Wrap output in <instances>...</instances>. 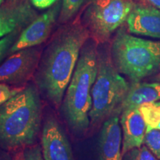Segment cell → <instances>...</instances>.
Returning <instances> with one entry per match:
<instances>
[{
	"label": "cell",
	"mask_w": 160,
	"mask_h": 160,
	"mask_svg": "<svg viewBox=\"0 0 160 160\" xmlns=\"http://www.w3.org/2000/svg\"><path fill=\"white\" fill-rule=\"evenodd\" d=\"M90 32L80 22H73L55 34L40 58L33 77L42 95L59 109L77 66L80 52Z\"/></svg>",
	"instance_id": "1"
},
{
	"label": "cell",
	"mask_w": 160,
	"mask_h": 160,
	"mask_svg": "<svg viewBox=\"0 0 160 160\" xmlns=\"http://www.w3.org/2000/svg\"><path fill=\"white\" fill-rule=\"evenodd\" d=\"M42 105L36 84H28L0 106V148L23 149L37 143L42 128Z\"/></svg>",
	"instance_id": "2"
},
{
	"label": "cell",
	"mask_w": 160,
	"mask_h": 160,
	"mask_svg": "<svg viewBox=\"0 0 160 160\" xmlns=\"http://www.w3.org/2000/svg\"><path fill=\"white\" fill-rule=\"evenodd\" d=\"M98 42L93 37L86 41L60 106V113L73 134L86 133L90 128L91 91L97 75Z\"/></svg>",
	"instance_id": "3"
},
{
	"label": "cell",
	"mask_w": 160,
	"mask_h": 160,
	"mask_svg": "<svg viewBox=\"0 0 160 160\" xmlns=\"http://www.w3.org/2000/svg\"><path fill=\"white\" fill-rule=\"evenodd\" d=\"M111 55L117 71L131 82L160 72V41L135 37L120 29L112 42Z\"/></svg>",
	"instance_id": "4"
},
{
	"label": "cell",
	"mask_w": 160,
	"mask_h": 160,
	"mask_svg": "<svg viewBox=\"0 0 160 160\" xmlns=\"http://www.w3.org/2000/svg\"><path fill=\"white\" fill-rule=\"evenodd\" d=\"M129 86L130 84L116 68L111 51L104 47H98V70L91 91L90 128H95L113 113H121L120 107Z\"/></svg>",
	"instance_id": "5"
},
{
	"label": "cell",
	"mask_w": 160,
	"mask_h": 160,
	"mask_svg": "<svg viewBox=\"0 0 160 160\" xmlns=\"http://www.w3.org/2000/svg\"><path fill=\"white\" fill-rule=\"evenodd\" d=\"M134 6L132 0H91L85 13V26L98 43H105L127 20Z\"/></svg>",
	"instance_id": "6"
},
{
	"label": "cell",
	"mask_w": 160,
	"mask_h": 160,
	"mask_svg": "<svg viewBox=\"0 0 160 160\" xmlns=\"http://www.w3.org/2000/svg\"><path fill=\"white\" fill-rule=\"evenodd\" d=\"M41 56V50L38 46L9 55L0 65V82L14 85L26 83L34 77Z\"/></svg>",
	"instance_id": "7"
},
{
	"label": "cell",
	"mask_w": 160,
	"mask_h": 160,
	"mask_svg": "<svg viewBox=\"0 0 160 160\" xmlns=\"http://www.w3.org/2000/svg\"><path fill=\"white\" fill-rule=\"evenodd\" d=\"M41 147L45 160H75L65 129L52 115H48L44 120Z\"/></svg>",
	"instance_id": "8"
},
{
	"label": "cell",
	"mask_w": 160,
	"mask_h": 160,
	"mask_svg": "<svg viewBox=\"0 0 160 160\" xmlns=\"http://www.w3.org/2000/svg\"><path fill=\"white\" fill-rule=\"evenodd\" d=\"M61 8L62 3L59 1L45 13L37 16L22 30L10 50L9 55L20 50L39 46L45 42L59 17Z\"/></svg>",
	"instance_id": "9"
},
{
	"label": "cell",
	"mask_w": 160,
	"mask_h": 160,
	"mask_svg": "<svg viewBox=\"0 0 160 160\" xmlns=\"http://www.w3.org/2000/svg\"><path fill=\"white\" fill-rule=\"evenodd\" d=\"M115 113L102 123L98 140V159L122 160V137L119 115Z\"/></svg>",
	"instance_id": "10"
},
{
	"label": "cell",
	"mask_w": 160,
	"mask_h": 160,
	"mask_svg": "<svg viewBox=\"0 0 160 160\" xmlns=\"http://www.w3.org/2000/svg\"><path fill=\"white\" fill-rule=\"evenodd\" d=\"M126 22L132 34L160 39V9L135 5Z\"/></svg>",
	"instance_id": "11"
},
{
	"label": "cell",
	"mask_w": 160,
	"mask_h": 160,
	"mask_svg": "<svg viewBox=\"0 0 160 160\" xmlns=\"http://www.w3.org/2000/svg\"><path fill=\"white\" fill-rule=\"evenodd\" d=\"M37 17L28 0L0 8V39L17 30H23Z\"/></svg>",
	"instance_id": "12"
},
{
	"label": "cell",
	"mask_w": 160,
	"mask_h": 160,
	"mask_svg": "<svg viewBox=\"0 0 160 160\" xmlns=\"http://www.w3.org/2000/svg\"><path fill=\"white\" fill-rule=\"evenodd\" d=\"M120 125L122 129V156L130 150L140 148L144 144L146 124L139 108L123 110Z\"/></svg>",
	"instance_id": "13"
},
{
	"label": "cell",
	"mask_w": 160,
	"mask_h": 160,
	"mask_svg": "<svg viewBox=\"0 0 160 160\" xmlns=\"http://www.w3.org/2000/svg\"><path fill=\"white\" fill-rule=\"evenodd\" d=\"M160 100V82H131L129 90L122 104L120 110L139 108L145 103L155 102ZM122 113V112H121Z\"/></svg>",
	"instance_id": "14"
},
{
	"label": "cell",
	"mask_w": 160,
	"mask_h": 160,
	"mask_svg": "<svg viewBox=\"0 0 160 160\" xmlns=\"http://www.w3.org/2000/svg\"><path fill=\"white\" fill-rule=\"evenodd\" d=\"M139 108L146 124V128L160 131V102L145 103Z\"/></svg>",
	"instance_id": "15"
},
{
	"label": "cell",
	"mask_w": 160,
	"mask_h": 160,
	"mask_svg": "<svg viewBox=\"0 0 160 160\" xmlns=\"http://www.w3.org/2000/svg\"><path fill=\"white\" fill-rule=\"evenodd\" d=\"M86 0H62L59 21L65 23L71 20L76 15Z\"/></svg>",
	"instance_id": "16"
},
{
	"label": "cell",
	"mask_w": 160,
	"mask_h": 160,
	"mask_svg": "<svg viewBox=\"0 0 160 160\" xmlns=\"http://www.w3.org/2000/svg\"><path fill=\"white\" fill-rule=\"evenodd\" d=\"M144 144L153 155L160 160V131L157 129L146 128Z\"/></svg>",
	"instance_id": "17"
},
{
	"label": "cell",
	"mask_w": 160,
	"mask_h": 160,
	"mask_svg": "<svg viewBox=\"0 0 160 160\" xmlns=\"http://www.w3.org/2000/svg\"><path fill=\"white\" fill-rule=\"evenodd\" d=\"M122 160H159L145 145L130 150L122 156Z\"/></svg>",
	"instance_id": "18"
},
{
	"label": "cell",
	"mask_w": 160,
	"mask_h": 160,
	"mask_svg": "<svg viewBox=\"0 0 160 160\" xmlns=\"http://www.w3.org/2000/svg\"><path fill=\"white\" fill-rule=\"evenodd\" d=\"M22 30H17L0 39V65L6 56L9 55L10 50L16 42Z\"/></svg>",
	"instance_id": "19"
},
{
	"label": "cell",
	"mask_w": 160,
	"mask_h": 160,
	"mask_svg": "<svg viewBox=\"0 0 160 160\" xmlns=\"http://www.w3.org/2000/svg\"><path fill=\"white\" fill-rule=\"evenodd\" d=\"M24 88V87H11L8 84L0 82V106L17 95Z\"/></svg>",
	"instance_id": "20"
},
{
	"label": "cell",
	"mask_w": 160,
	"mask_h": 160,
	"mask_svg": "<svg viewBox=\"0 0 160 160\" xmlns=\"http://www.w3.org/2000/svg\"><path fill=\"white\" fill-rule=\"evenodd\" d=\"M22 160H45L41 144L28 146L22 149Z\"/></svg>",
	"instance_id": "21"
},
{
	"label": "cell",
	"mask_w": 160,
	"mask_h": 160,
	"mask_svg": "<svg viewBox=\"0 0 160 160\" xmlns=\"http://www.w3.org/2000/svg\"><path fill=\"white\" fill-rule=\"evenodd\" d=\"M59 0H30L31 4L37 9H48L54 5Z\"/></svg>",
	"instance_id": "22"
},
{
	"label": "cell",
	"mask_w": 160,
	"mask_h": 160,
	"mask_svg": "<svg viewBox=\"0 0 160 160\" xmlns=\"http://www.w3.org/2000/svg\"><path fill=\"white\" fill-rule=\"evenodd\" d=\"M0 160H15L8 151L0 148Z\"/></svg>",
	"instance_id": "23"
},
{
	"label": "cell",
	"mask_w": 160,
	"mask_h": 160,
	"mask_svg": "<svg viewBox=\"0 0 160 160\" xmlns=\"http://www.w3.org/2000/svg\"><path fill=\"white\" fill-rule=\"evenodd\" d=\"M148 2L158 9H160V0H147Z\"/></svg>",
	"instance_id": "24"
},
{
	"label": "cell",
	"mask_w": 160,
	"mask_h": 160,
	"mask_svg": "<svg viewBox=\"0 0 160 160\" xmlns=\"http://www.w3.org/2000/svg\"><path fill=\"white\" fill-rule=\"evenodd\" d=\"M13 157H14L15 160H22V151L18 152L17 154L13 156Z\"/></svg>",
	"instance_id": "25"
},
{
	"label": "cell",
	"mask_w": 160,
	"mask_h": 160,
	"mask_svg": "<svg viewBox=\"0 0 160 160\" xmlns=\"http://www.w3.org/2000/svg\"><path fill=\"white\" fill-rule=\"evenodd\" d=\"M154 80L155 81L157 82H160V72L159 73H158L157 75H156L154 77Z\"/></svg>",
	"instance_id": "26"
},
{
	"label": "cell",
	"mask_w": 160,
	"mask_h": 160,
	"mask_svg": "<svg viewBox=\"0 0 160 160\" xmlns=\"http://www.w3.org/2000/svg\"><path fill=\"white\" fill-rule=\"evenodd\" d=\"M3 2H4V0H0V6H1Z\"/></svg>",
	"instance_id": "27"
}]
</instances>
